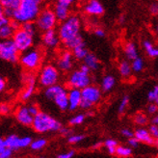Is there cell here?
Returning a JSON list of instances; mask_svg holds the SVG:
<instances>
[{
    "instance_id": "1",
    "label": "cell",
    "mask_w": 158,
    "mask_h": 158,
    "mask_svg": "<svg viewBox=\"0 0 158 158\" xmlns=\"http://www.w3.org/2000/svg\"><path fill=\"white\" fill-rule=\"evenodd\" d=\"M82 29V21L79 15H69V18L65 20L61 21L58 27L57 33L60 38L62 44L67 43L73 38L80 35Z\"/></svg>"
},
{
    "instance_id": "2",
    "label": "cell",
    "mask_w": 158,
    "mask_h": 158,
    "mask_svg": "<svg viewBox=\"0 0 158 158\" xmlns=\"http://www.w3.org/2000/svg\"><path fill=\"white\" fill-rule=\"evenodd\" d=\"M41 9V4L37 3L34 0H21L19 6L14 12L13 19L20 24L35 21Z\"/></svg>"
},
{
    "instance_id": "3",
    "label": "cell",
    "mask_w": 158,
    "mask_h": 158,
    "mask_svg": "<svg viewBox=\"0 0 158 158\" xmlns=\"http://www.w3.org/2000/svg\"><path fill=\"white\" fill-rule=\"evenodd\" d=\"M31 126L38 133H47L59 131L63 125L58 120L49 114L40 111L36 116H34L33 123Z\"/></svg>"
},
{
    "instance_id": "4",
    "label": "cell",
    "mask_w": 158,
    "mask_h": 158,
    "mask_svg": "<svg viewBox=\"0 0 158 158\" xmlns=\"http://www.w3.org/2000/svg\"><path fill=\"white\" fill-rule=\"evenodd\" d=\"M34 22L39 31L45 32L47 30L56 28L58 24V19L54 14L53 9L49 7H45L44 9H41Z\"/></svg>"
},
{
    "instance_id": "5",
    "label": "cell",
    "mask_w": 158,
    "mask_h": 158,
    "mask_svg": "<svg viewBox=\"0 0 158 158\" xmlns=\"http://www.w3.org/2000/svg\"><path fill=\"white\" fill-rule=\"evenodd\" d=\"M81 96L82 99L79 107L84 110H89L100 101L102 91L97 85L90 84L81 90Z\"/></svg>"
},
{
    "instance_id": "6",
    "label": "cell",
    "mask_w": 158,
    "mask_h": 158,
    "mask_svg": "<svg viewBox=\"0 0 158 158\" xmlns=\"http://www.w3.org/2000/svg\"><path fill=\"white\" fill-rule=\"evenodd\" d=\"M43 53L38 48H30L24 52H21L19 61L20 65L29 72L36 70L42 64Z\"/></svg>"
},
{
    "instance_id": "7",
    "label": "cell",
    "mask_w": 158,
    "mask_h": 158,
    "mask_svg": "<svg viewBox=\"0 0 158 158\" xmlns=\"http://www.w3.org/2000/svg\"><path fill=\"white\" fill-rule=\"evenodd\" d=\"M60 70L57 67H55L51 64L45 65L39 73L38 82L44 88L58 84L60 80Z\"/></svg>"
},
{
    "instance_id": "8",
    "label": "cell",
    "mask_w": 158,
    "mask_h": 158,
    "mask_svg": "<svg viewBox=\"0 0 158 158\" xmlns=\"http://www.w3.org/2000/svg\"><path fill=\"white\" fill-rule=\"evenodd\" d=\"M92 84V76L91 73H85L80 69L73 70L69 73L67 79V85L69 88H74L82 90L85 87Z\"/></svg>"
},
{
    "instance_id": "9",
    "label": "cell",
    "mask_w": 158,
    "mask_h": 158,
    "mask_svg": "<svg viewBox=\"0 0 158 158\" xmlns=\"http://www.w3.org/2000/svg\"><path fill=\"white\" fill-rule=\"evenodd\" d=\"M19 51L13 40H0V59L15 64L19 62Z\"/></svg>"
},
{
    "instance_id": "10",
    "label": "cell",
    "mask_w": 158,
    "mask_h": 158,
    "mask_svg": "<svg viewBox=\"0 0 158 158\" xmlns=\"http://www.w3.org/2000/svg\"><path fill=\"white\" fill-rule=\"evenodd\" d=\"M12 40L19 52H24L32 48L34 45V37L25 32L20 27L15 31Z\"/></svg>"
},
{
    "instance_id": "11",
    "label": "cell",
    "mask_w": 158,
    "mask_h": 158,
    "mask_svg": "<svg viewBox=\"0 0 158 158\" xmlns=\"http://www.w3.org/2000/svg\"><path fill=\"white\" fill-rule=\"evenodd\" d=\"M74 2L75 0H56V3L53 7V11L58 21L61 22L69 18Z\"/></svg>"
},
{
    "instance_id": "12",
    "label": "cell",
    "mask_w": 158,
    "mask_h": 158,
    "mask_svg": "<svg viewBox=\"0 0 158 158\" xmlns=\"http://www.w3.org/2000/svg\"><path fill=\"white\" fill-rule=\"evenodd\" d=\"M57 68L62 73H69L73 68V56L70 50L61 52L57 59Z\"/></svg>"
},
{
    "instance_id": "13",
    "label": "cell",
    "mask_w": 158,
    "mask_h": 158,
    "mask_svg": "<svg viewBox=\"0 0 158 158\" xmlns=\"http://www.w3.org/2000/svg\"><path fill=\"white\" fill-rule=\"evenodd\" d=\"M42 42L44 44V45L47 48H57L59 46V44H61L60 38L58 36L57 30L56 29H50L47 30L45 32H43V36H42Z\"/></svg>"
},
{
    "instance_id": "14",
    "label": "cell",
    "mask_w": 158,
    "mask_h": 158,
    "mask_svg": "<svg viewBox=\"0 0 158 158\" xmlns=\"http://www.w3.org/2000/svg\"><path fill=\"white\" fill-rule=\"evenodd\" d=\"M15 118H17V121L24 126H31L33 123L34 116L31 115L27 106L23 105V106L19 107L15 113Z\"/></svg>"
},
{
    "instance_id": "15",
    "label": "cell",
    "mask_w": 158,
    "mask_h": 158,
    "mask_svg": "<svg viewBox=\"0 0 158 158\" xmlns=\"http://www.w3.org/2000/svg\"><path fill=\"white\" fill-rule=\"evenodd\" d=\"M83 9L87 15L93 17H99L104 14V7L98 0H88Z\"/></svg>"
},
{
    "instance_id": "16",
    "label": "cell",
    "mask_w": 158,
    "mask_h": 158,
    "mask_svg": "<svg viewBox=\"0 0 158 158\" xmlns=\"http://www.w3.org/2000/svg\"><path fill=\"white\" fill-rule=\"evenodd\" d=\"M68 98H69V111H75L80 106V102L82 99L81 90L69 88L68 91Z\"/></svg>"
},
{
    "instance_id": "17",
    "label": "cell",
    "mask_w": 158,
    "mask_h": 158,
    "mask_svg": "<svg viewBox=\"0 0 158 158\" xmlns=\"http://www.w3.org/2000/svg\"><path fill=\"white\" fill-rule=\"evenodd\" d=\"M20 27V23L11 19L9 24L0 28V40H10L13 38L15 31Z\"/></svg>"
},
{
    "instance_id": "18",
    "label": "cell",
    "mask_w": 158,
    "mask_h": 158,
    "mask_svg": "<svg viewBox=\"0 0 158 158\" xmlns=\"http://www.w3.org/2000/svg\"><path fill=\"white\" fill-rule=\"evenodd\" d=\"M134 137H135L140 143H144L147 145L155 144V139L151 135L148 129H146L144 127L137 128L134 131Z\"/></svg>"
},
{
    "instance_id": "19",
    "label": "cell",
    "mask_w": 158,
    "mask_h": 158,
    "mask_svg": "<svg viewBox=\"0 0 158 158\" xmlns=\"http://www.w3.org/2000/svg\"><path fill=\"white\" fill-rule=\"evenodd\" d=\"M52 101L55 103L61 111H67L69 110V98H68V90L65 89L60 92L58 94L54 97Z\"/></svg>"
},
{
    "instance_id": "20",
    "label": "cell",
    "mask_w": 158,
    "mask_h": 158,
    "mask_svg": "<svg viewBox=\"0 0 158 158\" xmlns=\"http://www.w3.org/2000/svg\"><path fill=\"white\" fill-rule=\"evenodd\" d=\"M83 63L91 69V72H96L100 68V62L97 55H94V53L89 52L87 54L86 57L83 59Z\"/></svg>"
},
{
    "instance_id": "21",
    "label": "cell",
    "mask_w": 158,
    "mask_h": 158,
    "mask_svg": "<svg viewBox=\"0 0 158 158\" xmlns=\"http://www.w3.org/2000/svg\"><path fill=\"white\" fill-rule=\"evenodd\" d=\"M115 85H116V78L111 74H107L102 78L101 84H100V89L102 92L108 93L114 89Z\"/></svg>"
},
{
    "instance_id": "22",
    "label": "cell",
    "mask_w": 158,
    "mask_h": 158,
    "mask_svg": "<svg viewBox=\"0 0 158 158\" xmlns=\"http://www.w3.org/2000/svg\"><path fill=\"white\" fill-rule=\"evenodd\" d=\"M124 54H125V57L127 58V60L132 61L135 58L138 57V49L136 47V44L132 43V42H128L126 43L124 45Z\"/></svg>"
},
{
    "instance_id": "23",
    "label": "cell",
    "mask_w": 158,
    "mask_h": 158,
    "mask_svg": "<svg viewBox=\"0 0 158 158\" xmlns=\"http://www.w3.org/2000/svg\"><path fill=\"white\" fill-rule=\"evenodd\" d=\"M65 89H66L65 87L60 84H55V85L49 86V87H47V88H45V90H44V97L47 99L52 100L56 94H58L60 92H62Z\"/></svg>"
},
{
    "instance_id": "24",
    "label": "cell",
    "mask_w": 158,
    "mask_h": 158,
    "mask_svg": "<svg viewBox=\"0 0 158 158\" xmlns=\"http://www.w3.org/2000/svg\"><path fill=\"white\" fill-rule=\"evenodd\" d=\"M19 139L20 137H19L15 134H12V135L7 136L4 140H5V144H6V148L12 149L13 152L15 151H19L20 149L19 148Z\"/></svg>"
},
{
    "instance_id": "25",
    "label": "cell",
    "mask_w": 158,
    "mask_h": 158,
    "mask_svg": "<svg viewBox=\"0 0 158 158\" xmlns=\"http://www.w3.org/2000/svg\"><path fill=\"white\" fill-rule=\"evenodd\" d=\"M118 73L123 78H128L131 76L132 68L131 64L127 60H123L120 63V65H118Z\"/></svg>"
},
{
    "instance_id": "26",
    "label": "cell",
    "mask_w": 158,
    "mask_h": 158,
    "mask_svg": "<svg viewBox=\"0 0 158 158\" xmlns=\"http://www.w3.org/2000/svg\"><path fill=\"white\" fill-rule=\"evenodd\" d=\"M63 44H64V46L66 47V49L72 51L73 48H75V47L81 45V44H85V42H84L83 37L80 34V35H78V36L73 38L72 40H69V41H68L67 43Z\"/></svg>"
},
{
    "instance_id": "27",
    "label": "cell",
    "mask_w": 158,
    "mask_h": 158,
    "mask_svg": "<svg viewBox=\"0 0 158 158\" xmlns=\"http://www.w3.org/2000/svg\"><path fill=\"white\" fill-rule=\"evenodd\" d=\"M72 53L74 59L78 61H83V59L86 57V55L89 53V51L86 48V44H81L75 47V48H73L72 50Z\"/></svg>"
},
{
    "instance_id": "28",
    "label": "cell",
    "mask_w": 158,
    "mask_h": 158,
    "mask_svg": "<svg viewBox=\"0 0 158 158\" xmlns=\"http://www.w3.org/2000/svg\"><path fill=\"white\" fill-rule=\"evenodd\" d=\"M35 91H36V83L26 84V88L21 93V96H20L21 100H23V101L29 100L31 98L33 97Z\"/></svg>"
},
{
    "instance_id": "29",
    "label": "cell",
    "mask_w": 158,
    "mask_h": 158,
    "mask_svg": "<svg viewBox=\"0 0 158 158\" xmlns=\"http://www.w3.org/2000/svg\"><path fill=\"white\" fill-rule=\"evenodd\" d=\"M143 45H144V48H145L146 52L148 53L149 57H152V58L158 57V47L154 46L152 42L146 40V41H144V43H143Z\"/></svg>"
},
{
    "instance_id": "30",
    "label": "cell",
    "mask_w": 158,
    "mask_h": 158,
    "mask_svg": "<svg viewBox=\"0 0 158 158\" xmlns=\"http://www.w3.org/2000/svg\"><path fill=\"white\" fill-rule=\"evenodd\" d=\"M115 154H117L118 157H122V158H127V157L131 156V154H132V148L130 147L118 146L116 148Z\"/></svg>"
},
{
    "instance_id": "31",
    "label": "cell",
    "mask_w": 158,
    "mask_h": 158,
    "mask_svg": "<svg viewBox=\"0 0 158 158\" xmlns=\"http://www.w3.org/2000/svg\"><path fill=\"white\" fill-rule=\"evenodd\" d=\"M20 28H22L23 30L27 32L28 34H30L31 36L35 37V35L37 34V26L35 24L34 21H29V22H25V23H22L20 24Z\"/></svg>"
},
{
    "instance_id": "32",
    "label": "cell",
    "mask_w": 158,
    "mask_h": 158,
    "mask_svg": "<svg viewBox=\"0 0 158 158\" xmlns=\"http://www.w3.org/2000/svg\"><path fill=\"white\" fill-rule=\"evenodd\" d=\"M145 67V62L143 60V58L141 57H137L134 60H132V63H131V68H132V72L134 73H140L143 70Z\"/></svg>"
},
{
    "instance_id": "33",
    "label": "cell",
    "mask_w": 158,
    "mask_h": 158,
    "mask_svg": "<svg viewBox=\"0 0 158 158\" xmlns=\"http://www.w3.org/2000/svg\"><path fill=\"white\" fill-rule=\"evenodd\" d=\"M21 0H0V4L4 9L15 10L19 6Z\"/></svg>"
},
{
    "instance_id": "34",
    "label": "cell",
    "mask_w": 158,
    "mask_h": 158,
    "mask_svg": "<svg viewBox=\"0 0 158 158\" xmlns=\"http://www.w3.org/2000/svg\"><path fill=\"white\" fill-rule=\"evenodd\" d=\"M47 144V141L44 138H39L37 140L32 141V143L30 144V148L32 151H41Z\"/></svg>"
},
{
    "instance_id": "35",
    "label": "cell",
    "mask_w": 158,
    "mask_h": 158,
    "mask_svg": "<svg viewBox=\"0 0 158 158\" xmlns=\"http://www.w3.org/2000/svg\"><path fill=\"white\" fill-rule=\"evenodd\" d=\"M134 123H135L137 125L145 126L148 123V118L145 113L139 112L134 116Z\"/></svg>"
},
{
    "instance_id": "36",
    "label": "cell",
    "mask_w": 158,
    "mask_h": 158,
    "mask_svg": "<svg viewBox=\"0 0 158 158\" xmlns=\"http://www.w3.org/2000/svg\"><path fill=\"white\" fill-rule=\"evenodd\" d=\"M104 146L107 149V152L109 154H115L116 152V148L118 147V142L114 139H107L105 142H104Z\"/></svg>"
},
{
    "instance_id": "37",
    "label": "cell",
    "mask_w": 158,
    "mask_h": 158,
    "mask_svg": "<svg viewBox=\"0 0 158 158\" xmlns=\"http://www.w3.org/2000/svg\"><path fill=\"white\" fill-rule=\"evenodd\" d=\"M85 139V135L83 134H70L68 137V142L72 145H75L82 142Z\"/></svg>"
},
{
    "instance_id": "38",
    "label": "cell",
    "mask_w": 158,
    "mask_h": 158,
    "mask_svg": "<svg viewBox=\"0 0 158 158\" xmlns=\"http://www.w3.org/2000/svg\"><path fill=\"white\" fill-rule=\"evenodd\" d=\"M85 118H86V115L84 114H77L70 118L69 123L70 125H80L84 123Z\"/></svg>"
},
{
    "instance_id": "39",
    "label": "cell",
    "mask_w": 158,
    "mask_h": 158,
    "mask_svg": "<svg viewBox=\"0 0 158 158\" xmlns=\"http://www.w3.org/2000/svg\"><path fill=\"white\" fill-rule=\"evenodd\" d=\"M129 104V97L128 96H124L121 102H120V105H118V114H123L125 112L126 108H127Z\"/></svg>"
},
{
    "instance_id": "40",
    "label": "cell",
    "mask_w": 158,
    "mask_h": 158,
    "mask_svg": "<svg viewBox=\"0 0 158 158\" xmlns=\"http://www.w3.org/2000/svg\"><path fill=\"white\" fill-rule=\"evenodd\" d=\"M157 97H158V86L155 85L153 88L148 92V101L153 102L156 99Z\"/></svg>"
},
{
    "instance_id": "41",
    "label": "cell",
    "mask_w": 158,
    "mask_h": 158,
    "mask_svg": "<svg viewBox=\"0 0 158 158\" xmlns=\"http://www.w3.org/2000/svg\"><path fill=\"white\" fill-rule=\"evenodd\" d=\"M11 112V106L8 103H0V115L1 116H7Z\"/></svg>"
},
{
    "instance_id": "42",
    "label": "cell",
    "mask_w": 158,
    "mask_h": 158,
    "mask_svg": "<svg viewBox=\"0 0 158 158\" xmlns=\"http://www.w3.org/2000/svg\"><path fill=\"white\" fill-rule=\"evenodd\" d=\"M148 131H149V133H151V135H152L154 139L158 138V125H157V124H153V123H152L151 126H149Z\"/></svg>"
},
{
    "instance_id": "43",
    "label": "cell",
    "mask_w": 158,
    "mask_h": 158,
    "mask_svg": "<svg viewBox=\"0 0 158 158\" xmlns=\"http://www.w3.org/2000/svg\"><path fill=\"white\" fill-rule=\"evenodd\" d=\"M157 112H158V106L154 103V102H152V103L148 106V113L151 115H154Z\"/></svg>"
},
{
    "instance_id": "44",
    "label": "cell",
    "mask_w": 158,
    "mask_h": 158,
    "mask_svg": "<svg viewBox=\"0 0 158 158\" xmlns=\"http://www.w3.org/2000/svg\"><path fill=\"white\" fill-rule=\"evenodd\" d=\"M13 151L10 148H6L2 152H0V158H12Z\"/></svg>"
},
{
    "instance_id": "45",
    "label": "cell",
    "mask_w": 158,
    "mask_h": 158,
    "mask_svg": "<svg viewBox=\"0 0 158 158\" xmlns=\"http://www.w3.org/2000/svg\"><path fill=\"white\" fill-rule=\"evenodd\" d=\"M74 155H75V152L72 149V151H69L67 152H63V153L58 154L57 158H73Z\"/></svg>"
},
{
    "instance_id": "46",
    "label": "cell",
    "mask_w": 158,
    "mask_h": 158,
    "mask_svg": "<svg viewBox=\"0 0 158 158\" xmlns=\"http://www.w3.org/2000/svg\"><path fill=\"white\" fill-rule=\"evenodd\" d=\"M121 133H122V135L125 138H130V137L134 136V132L129 128H123L121 130Z\"/></svg>"
},
{
    "instance_id": "47",
    "label": "cell",
    "mask_w": 158,
    "mask_h": 158,
    "mask_svg": "<svg viewBox=\"0 0 158 158\" xmlns=\"http://www.w3.org/2000/svg\"><path fill=\"white\" fill-rule=\"evenodd\" d=\"M139 143H140V142L135 137H134V136L128 138V146L130 148H137L139 146Z\"/></svg>"
},
{
    "instance_id": "48",
    "label": "cell",
    "mask_w": 158,
    "mask_h": 158,
    "mask_svg": "<svg viewBox=\"0 0 158 158\" xmlns=\"http://www.w3.org/2000/svg\"><path fill=\"white\" fill-rule=\"evenodd\" d=\"M27 107H28V110H29V112L31 113V115H33V116H36L40 112V109L36 104H31V105H29Z\"/></svg>"
},
{
    "instance_id": "49",
    "label": "cell",
    "mask_w": 158,
    "mask_h": 158,
    "mask_svg": "<svg viewBox=\"0 0 158 158\" xmlns=\"http://www.w3.org/2000/svg\"><path fill=\"white\" fill-rule=\"evenodd\" d=\"M149 12L152 15H158V2H153L149 6Z\"/></svg>"
},
{
    "instance_id": "50",
    "label": "cell",
    "mask_w": 158,
    "mask_h": 158,
    "mask_svg": "<svg viewBox=\"0 0 158 158\" xmlns=\"http://www.w3.org/2000/svg\"><path fill=\"white\" fill-rule=\"evenodd\" d=\"M11 21V19L9 18H7L6 15H2V17H0V28L9 24Z\"/></svg>"
},
{
    "instance_id": "51",
    "label": "cell",
    "mask_w": 158,
    "mask_h": 158,
    "mask_svg": "<svg viewBox=\"0 0 158 158\" xmlns=\"http://www.w3.org/2000/svg\"><path fill=\"white\" fill-rule=\"evenodd\" d=\"M94 34L98 38H103L105 36V31L102 28H96L94 30Z\"/></svg>"
},
{
    "instance_id": "52",
    "label": "cell",
    "mask_w": 158,
    "mask_h": 158,
    "mask_svg": "<svg viewBox=\"0 0 158 158\" xmlns=\"http://www.w3.org/2000/svg\"><path fill=\"white\" fill-rule=\"evenodd\" d=\"M59 132L62 134L63 136H68V137L70 135V134H72V130H70L69 128H68V127H63V126L60 128Z\"/></svg>"
},
{
    "instance_id": "53",
    "label": "cell",
    "mask_w": 158,
    "mask_h": 158,
    "mask_svg": "<svg viewBox=\"0 0 158 158\" xmlns=\"http://www.w3.org/2000/svg\"><path fill=\"white\" fill-rule=\"evenodd\" d=\"M6 87H7V83H6V80L2 77V76H0V94L3 93L6 89Z\"/></svg>"
},
{
    "instance_id": "54",
    "label": "cell",
    "mask_w": 158,
    "mask_h": 158,
    "mask_svg": "<svg viewBox=\"0 0 158 158\" xmlns=\"http://www.w3.org/2000/svg\"><path fill=\"white\" fill-rule=\"evenodd\" d=\"M6 148V144H5V140L3 138L0 137V152H2L4 149Z\"/></svg>"
},
{
    "instance_id": "55",
    "label": "cell",
    "mask_w": 158,
    "mask_h": 158,
    "mask_svg": "<svg viewBox=\"0 0 158 158\" xmlns=\"http://www.w3.org/2000/svg\"><path fill=\"white\" fill-rule=\"evenodd\" d=\"M79 69H80L81 70H83V72H85V73H91V69H90L88 67H87V66L84 64V63H83L82 65H80V67H79Z\"/></svg>"
},
{
    "instance_id": "56",
    "label": "cell",
    "mask_w": 158,
    "mask_h": 158,
    "mask_svg": "<svg viewBox=\"0 0 158 158\" xmlns=\"http://www.w3.org/2000/svg\"><path fill=\"white\" fill-rule=\"evenodd\" d=\"M152 123L153 124H157L158 125V114L157 115H155L154 117H153V118H152Z\"/></svg>"
},
{
    "instance_id": "57",
    "label": "cell",
    "mask_w": 158,
    "mask_h": 158,
    "mask_svg": "<svg viewBox=\"0 0 158 158\" xmlns=\"http://www.w3.org/2000/svg\"><path fill=\"white\" fill-rule=\"evenodd\" d=\"M2 15H4V8L0 4V17H2Z\"/></svg>"
},
{
    "instance_id": "58",
    "label": "cell",
    "mask_w": 158,
    "mask_h": 158,
    "mask_svg": "<svg viewBox=\"0 0 158 158\" xmlns=\"http://www.w3.org/2000/svg\"><path fill=\"white\" fill-rule=\"evenodd\" d=\"M34 1H36V2L39 3V4H42V3L44 1V0H34Z\"/></svg>"
},
{
    "instance_id": "59",
    "label": "cell",
    "mask_w": 158,
    "mask_h": 158,
    "mask_svg": "<svg viewBox=\"0 0 158 158\" xmlns=\"http://www.w3.org/2000/svg\"><path fill=\"white\" fill-rule=\"evenodd\" d=\"M123 21H124V17H123V15H122V17L120 18V22L123 23Z\"/></svg>"
},
{
    "instance_id": "60",
    "label": "cell",
    "mask_w": 158,
    "mask_h": 158,
    "mask_svg": "<svg viewBox=\"0 0 158 158\" xmlns=\"http://www.w3.org/2000/svg\"><path fill=\"white\" fill-rule=\"evenodd\" d=\"M153 102H154V103H155V104H156V105L158 106V97L156 98V99H155V100H154Z\"/></svg>"
},
{
    "instance_id": "61",
    "label": "cell",
    "mask_w": 158,
    "mask_h": 158,
    "mask_svg": "<svg viewBox=\"0 0 158 158\" xmlns=\"http://www.w3.org/2000/svg\"><path fill=\"white\" fill-rule=\"evenodd\" d=\"M155 30H156V32L158 33V24L156 25V28H155Z\"/></svg>"
},
{
    "instance_id": "62",
    "label": "cell",
    "mask_w": 158,
    "mask_h": 158,
    "mask_svg": "<svg viewBox=\"0 0 158 158\" xmlns=\"http://www.w3.org/2000/svg\"><path fill=\"white\" fill-rule=\"evenodd\" d=\"M155 144H157V146H158V138H156V141H155Z\"/></svg>"
},
{
    "instance_id": "63",
    "label": "cell",
    "mask_w": 158,
    "mask_h": 158,
    "mask_svg": "<svg viewBox=\"0 0 158 158\" xmlns=\"http://www.w3.org/2000/svg\"><path fill=\"white\" fill-rule=\"evenodd\" d=\"M38 158H44V157H38Z\"/></svg>"
}]
</instances>
